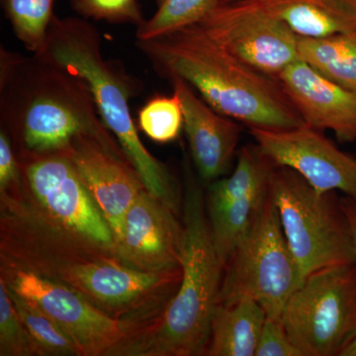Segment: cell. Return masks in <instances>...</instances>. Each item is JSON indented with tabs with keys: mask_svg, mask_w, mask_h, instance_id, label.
Returning <instances> with one entry per match:
<instances>
[{
	"mask_svg": "<svg viewBox=\"0 0 356 356\" xmlns=\"http://www.w3.org/2000/svg\"><path fill=\"white\" fill-rule=\"evenodd\" d=\"M339 356H356V334L346 341L339 351Z\"/></svg>",
	"mask_w": 356,
	"mask_h": 356,
	"instance_id": "obj_31",
	"label": "cell"
},
{
	"mask_svg": "<svg viewBox=\"0 0 356 356\" xmlns=\"http://www.w3.org/2000/svg\"><path fill=\"white\" fill-rule=\"evenodd\" d=\"M301 283L269 189L225 266L218 304L254 300L264 309L267 318L281 321L288 300Z\"/></svg>",
	"mask_w": 356,
	"mask_h": 356,
	"instance_id": "obj_7",
	"label": "cell"
},
{
	"mask_svg": "<svg viewBox=\"0 0 356 356\" xmlns=\"http://www.w3.org/2000/svg\"><path fill=\"white\" fill-rule=\"evenodd\" d=\"M299 60L356 93V29L322 38L298 36Z\"/></svg>",
	"mask_w": 356,
	"mask_h": 356,
	"instance_id": "obj_19",
	"label": "cell"
},
{
	"mask_svg": "<svg viewBox=\"0 0 356 356\" xmlns=\"http://www.w3.org/2000/svg\"><path fill=\"white\" fill-rule=\"evenodd\" d=\"M264 156L299 173L318 192L341 191L356 203V159L310 126L285 130L250 128Z\"/></svg>",
	"mask_w": 356,
	"mask_h": 356,
	"instance_id": "obj_12",
	"label": "cell"
},
{
	"mask_svg": "<svg viewBox=\"0 0 356 356\" xmlns=\"http://www.w3.org/2000/svg\"><path fill=\"white\" fill-rule=\"evenodd\" d=\"M35 57L86 84L102 121L118 140L145 187L180 214L184 198L177 180L147 151L131 116L129 102L138 89L136 83L103 57L97 29L81 18L54 15L43 50Z\"/></svg>",
	"mask_w": 356,
	"mask_h": 356,
	"instance_id": "obj_5",
	"label": "cell"
},
{
	"mask_svg": "<svg viewBox=\"0 0 356 356\" xmlns=\"http://www.w3.org/2000/svg\"><path fill=\"white\" fill-rule=\"evenodd\" d=\"M7 290L38 356H81L74 341L41 309L8 287Z\"/></svg>",
	"mask_w": 356,
	"mask_h": 356,
	"instance_id": "obj_22",
	"label": "cell"
},
{
	"mask_svg": "<svg viewBox=\"0 0 356 356\" xmlns=\"http://www.w3.org/2000/svg\"><path fill=\"white\" fill-rule=\"evenodd\" d=\"M0 81L1 115L17 144V156L63 154L81 136L121 147L86 84L65 70L1 50Z\"/></svg>",
	"mask_w": 356,
	"mask_h": 356,
	"instance_id": "obj_4",
	"label": "cell"
},
{
	"mask_svg": "<svg viewBox=\"0 0 356 356\" xmlns=\"http://www.w3.org/2000/svg\"><path fill=\"white\" fill-rule=\"evenodd\" d=\"M254 356H302L281 321L266 318Z\"/></svg>",
	"mask_w": 356,
	"mask_h": 356,
	"instance_id": "obj_28",
	"label": "cell"
},
{
	"mask_svg": "<svg viewBox=\"0 0 356 356\" xmlns=\"http://www.w3.org/2000/svg\"><path fill=\"white\" fill-rule=\"evenodd\" d=\"M281 323L302 356H339L356 334V262L306 276L288 300Z\"/></svg>",
	"mask_w": 356,
	"mask_h": 356,
	"instance_id": "obj_8",
	"label": "cell"
},
{
	"mask_svg": "<svg viewBox=\"0 0 356 356\" xmlns=\"http://www.w3.org/2000/svg\"><path fill=\"white\" fill-rule=\"evenodd\" d=\"M55 0H3L16 37L35 55L43 50L54 15Z\"/></svg>",
	"mask_w": 356,
	"mask_h": 356,
	"instance_id": "obj_24",
	"label": "cell"
},
{
	"mask_svg": "<svg viewBox=\"0 0 356 356\" xmlns=\"http://www.w3.org/2000/svg\"><path fill=\"white\" fill-rule=\"evenodd\" d=\"M17 158L22 181L6 191H15L51 224L116 252L108 222L65 154Z\"/></svg>",
	"mask_w": 356,
	"mask_h": 356,
	"instance_id": "obj_9",
	"label": "cell"
},
{
	"mask_svg": "<svg viewBox=\"0 0 356 356\" xmlns=\"http://www.w3.org/2000/svg\"><path fill=\"white\" fill-rule=\"evenodd\" d=\"M137 44L163 76L184 79L218 113L250 129L305 124L280 81L241 62L197 24Z\"/></svg>",
	"mask_w": 356,
	"mask_h": 356,
	"instance_id": "obj_2",
	"label": "cell"
},
{
	"mask_svg": "<svg viewBox=\"0 0 356 356\" xmlns=\"http://www.w3.org/2000/svg\"><path fill=\"white\" fill-rule=\"evenodd\" d=\"M297 36L322 38L356 29V0H257Z\"/></svg>",
	"mask_w": 356,
	"mask_h": 356,
	"instance_id": "obj_17",
	"label": "cell"
},
{
	"mask_svg": "<svg viewBox=\"0 0 356 356\" xmlns=\"http://www.w3.org/2000/svg\"><path fill=\"white\" fill-rule=\"evenodd\" d=\"M268 191L269 188L227 204L220 209L207 211L213 243L224 268L254 221Z\"/></svg>",
	"mask_w": 356,
	"mask_h": 356,
	"instance_id": "obj_21",
	"label": "cell"
},
{
	"mask_svg": "<svg viewBox=\"0 0 356 356\" xmlns=\"http://www.w3.org/2000/svg\"><path fill=\"white\" fill-rule=\"evenodd\" d=\"M0 255L74 290L134 330L163 313L182 277V266L163 273L131 268L113 250L46 221L13 191L0 192Z\"/></svg>",
	"mask_w": 356,
	"mask_h": 356,
	"instance_id": "obj_1",
	"label": "cell"
},
{
	"mask_svg": "<svg viewBox=\"0 0 356 356\" xmlns=\"http://www.w3.org/2000/svg\"><path fill=\"white\" fill-rule=\"evenodd\" d=\"M0 356H38L29 332L0 280Z\"/></svg>",
	"mask_w": 356,
	"mask_h": 356,
	"instance_id": "obj_26",
	"label": "cell"
},
{
	"mask_svg": "<svg viewBox=\"0 0 356 356\" xmlns=\"http://www.w3.org/2000/svg\"><path fill=\"white\" fill-rule=\"evenodd\" d=\"M269 189L302 281L325 267L356 262L350 219L336 192L316 191L285 166H275Z\"/></svg>",
	"mask_w": 356,
	"mask_h": 356,
	"instance_id": "obj_6",
	"label": "cell"
},
{
	"mask_svg": "<svg viewBox=\"0 0 356 356\" xmlns=\"http://www.w3.org/2000/svg\"><path fill=\"white\" fill-rule=\"evenodd\" d=\"M344 209L346 211L348 219H350L351 231H353V241H355L356 254V203L351 199L348 198L343 200Z\"/></svg>",
	"mask_w": 356,
	"mask_h": 356,
	"instance_id": "obj_30",
	"label": "cell"
},
{
	"mask_svg": "<svg viewBox=\"0 0 356 356\" xmlns=\"http://www.w3.org/2000/svg\"><path fill=\"white\" fill-rule=\"evenodd\" d=\"M0 280L41 309L74 341L81 356H107L134 331L70 288L21 268L0 255Z\"/></svg>",
	"mask_w": 356,
	"mask_h": 356,
	"instance_id": "obj_10",
	"label": "cell"
},
{
	"mask_svg": "<svg viewBox=\"0 0 356 356\" xmlns=\"http://www.w3.org/2000/svg\"><path fill=\"white\" fill-rule=\"evenodd\" d=\"M236 1V0H221V4L229 3V2Z\"/></svg>",
	"mask_w": 356,
	"mask_h": 356,
	"instance_id": "obj_32",
	"label": "cell"
},
{
	"mask_svg": "<svg viewBox=\"0 0 356 356\" xmlns=\"http://www.w3.org/2000/svg\"><path fill=\"white\" fill-rule=\"evenodd\" d=\"M184 111V128L194 165L203 181L211 184L229 172L240 142L242 126L218 113L184 79L170 77Z\"/></svg>",
	"mask_w": 356,
	"mask_h": 356,
	"instance_id": "obj_16",
	"label": "cell"
},
{
	"mask_svg": "<svg viewBox=\"0 0 356 356\" xmlns=\"http://www.w3.org/2000/svg\"><path fill=\"white\" fill-rule=\"evenodd\" d=\"M182 277L158 318L124 337L107 356L205 355L224 266L213 243L206 197L185 165Z\"/></svg>",
	"mask_w": 356,
	"mask_h": 356,
	"instance_id": "obj_3",
	"label": "cell"
},
{
	"mask_svg": "<svg viewBox=\"0 0 356 356\" xmlns=\"http://www.w3.org/2000/svg\"><path fill=\"white\" fill-rule=\"evenodd\" d=\"M278 81L306 125L329 130L343 143H356V93L321 76L303 60L286 67Z\"/></svg>",
	"mask_w": 356,
	"mask_h": 356,
	"instance_id": "obj_15",
	"label": "cell"
},
{
	"mask_svg": "<svg viewBox=\"0 0 356 356\" xmlns=\"http://www.w3.org/2000/svg\"><path fill=\"white\" fill-rule=\"evenodd\" d=\"M63 154L72 161L99 206L117 248L129 209L140 192L147 189L140 175L121 147L109 146L90 136L76 138Z\"/></svg>",
	"mask_w": 356,
	"mask_h": 356,
	"instance_id": "obj_14",
	"label": "cell"
},
{
	"mask_svg": "<svg viewBox=\"0 0 356 356\" xmlns=\"http://www.w3.org/2000/svg\"><path fill=\"white\" fill-rule=\"evenodd\" d=\"M179 214L147 189L129 209L117 245L126 266L144 273H163L181 266L184 225Z\"/></svg>",
	"mask_w": 356,
	"mask_h": 356,
	"instance_id": "obj_13",
	"label": "cell"
},
{
	"mask_svg": "<svg viewBox=\"0 0 356 356\" xmlns=\"http://www.w3.org/2000/svg\"><path fill=\"white\" fill-rule=\"evenodd\" d=\"M267 316L254 300L218 304L211 323L207 356H254Z\"/></svg>",
	"mask_w": 356,
	"mask_h": 356,
	"instance_id": "obj_18",
	"label": "cell"
},
{
	"mask_svg": "<svg viewBox=\"0 0 356 356\" xmlns=\"http://www.w3.org/2000/svg\"><path fill=\"white\" fill-rule=\"evenodd\" d=\"M21 182L20 163L6 131L0 132V191Z\"/></svg>",
	"mask_w": 356,
	"mask_h": 356,
	"instance_id": "obj_29",
	"label": "cell"
},
{
	"mask_svg": "<svg viewBox=\"0 0 356 356\" xmlns=\"http://www.w3.org/2000/svg\"><path fill=\"white\" fill-rule=\"evenodd\" d=\"M158 10L137 27V39L149 40L200 23L221 0H156Z\"/></svg>",
	"mask_w": 356,
	"mask_h": 356,
	"instance_id": "obj_23",
	"label": "cell"
},
{
	"mask_svg": "<svg viewBox=\"0 0 356 356\" xmlns=\"http://www.w3.org/2000/svg\"><path fill=\"white\" fill-rule=\"evenodd\" d=\"M139 127L149 139L168 143L177 139L184 128L181 102L177 93L172 96H156L139 112Z\"/></svg>",
	"mask_w": 356,
	"mask_h": 356,
	"instance_id": "obj_25",
	"label": "cell"
},
{
	"mask_svg": "<svg viewBox=\"0 0 356 356\" xmlns=\"http://www.w3.org/2000/svg\"><path fill=\"white\" fill-rule=\"evenodd\" d=\"M74 10L79 15L110 23L144 22L140 0H72Z\"/></svg>",
	"mask_w": 356,
	"mask_h": 356,
	"instance_id": "obj_27",
	"label": "cell"
},
{
	"mask_svg": "<svg viewBox=\"0 0 356 356\" xmlns=\"http://www.w3.org/2000/svg\"><path fill=\"white\" fill-rule=\"evenodd\" d=\"M197 25L241 62L277 81L299 60L298 36L257 0L220 4Z\"/></svg>",
	"mask_w": 356,
	"mask_h": 356,
	"instance_id": "obj_11",
	"label": "cell"
},
{
	"mask_svg": "<svg viewBox=\"0 0 356 356\" xmlns=\"http://www.w3.org/2000/svg\"><path fill=\"white\" fill-rule=\"evenodd\" d=\"M275 166L257 144L243 147L233 173L211 182L206 196L207 211L220 209L234 201L267 191Z\"/></svg>",
	"mask_w": 356,
	"mask_h": 356,
	"instance_id": "obj_20",
	"label": "cell"
}]
</instances>
